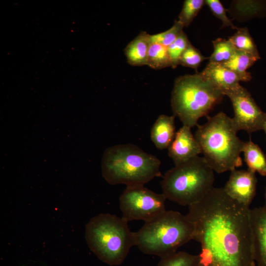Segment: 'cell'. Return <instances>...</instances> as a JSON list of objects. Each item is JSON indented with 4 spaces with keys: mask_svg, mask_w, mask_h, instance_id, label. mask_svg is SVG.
Wrapping results in <instances>:
<instances>
[{
    "mask_svg": "<svg viewBox=\"0 0 266 266\" xmlns=\"http://www.w3.org/2000/svg\"><path fill=\"white\" fill-rule=\"evenodd\" d=\"M186 215L201 246L200 266H255L249 206L213 187Z\"/></svg>",
    "mask_w": 266,
    "mask_h": 266,
    "instance_id": "6da1fadb",
    "label": "cell"
},
{
    "mask_svg": "<svg viewBox=\"0 0 266 266\" xmlns=\"http://www.w3.org/2000/svg\"><path fill=\"white\" fill-rule=\"evenodd\" d=\"M206 118L205 124L197 125L195 137L207 164L218 173L241 166L245 142L237 135L233 118L222 112Z\"/></svg>",
    "mask_w": 266,
    "mask_h": 266,
    "instance_id": "7a4b0ae2",
    "label": "cell"
},
{
    "mask_svg": "<svg viewBox=\"0 0 266 266\" xmlns=\"http://www.w3.org/2000/svg\"><path fill=\"white\" fill-rule=\"evenodd\" d=\"M161 161L132 144H118L107 148L101 161L102 174L110 184L127 187L144 186L162 176Z\"/></svg>",
    "mask_w": 266,
    "mask_h": 266,
    "instance_id": "3957f363",
    "label": "cell"
},
{
    "mask_svg": "<svg viewBox=\"0 0 266 266\" xmlns=\"http://www.w3.org/2000/svg\"><path fill=\"white\" fill-rule=\"evenodd\" d=\"M194 234V225L186 215L172 210H166L145 222L134 232L135 245L139 249L161 258L176 252L180 247L193 239Z\"/></svg>",
    "mask_w": 266,
    "mask_h": 266,
    "instance_id": "277c9868",
    "label": "cell"
},
{
    "mask_svg": "<svg viewBox=\"0 0 266 266\" xmlns=\"http://www.w3.org/2000/svg\"><path fill=\"white\" fill-rule=\"evenodd\" d=\"M224 95L200 72L180 76L174 81L171 106L173 115L183 125L193 128L199 119L207 116Z\"/></svg>",
    "mask_w": 266,
    "mask_h": 266,
    "instance_id": "5b68a950",
    "label": "cell"
},
{
    "mask_svg": "<svg viewBox=\"0 0 266 266\" xmlns=\"http://www.w3.org/2000/svg\"><path fill=\"white\" fill-rule=\"evenodd\" d=\"M122 217L100 213L85 226V237L90 249L110 266L122 264L131 248L135 245L134 232Z\"/></svg>",
    "mask_w": 266,
    "mask_h": 266,
    "instance_id": "8992f818",
    "label": "cell"
},
{
    "mask_svg": "<svg viewBox=\"0 0 266 266\" xmlns=\"http://www.w3.org/2000/svg\"><path fill=\"white\" fill-rule=\"evenodd\" d=\"M214 170L197 156L167 170L161 181L166 199L183 206L200 201L213 187Z\"/></svg>",
    "mask_w": 266,
    "mask_h": 266,
    "instance_id": "52a82bcc",
    "label": "cell"
},
{
    "mask_svg": "<svg viewBox=\"0 0 266 266\" xmlns=\"http://www.w3.org/2000/svg\"><path fill=\"white\" fill-rule=\"evenodd\" d=\"M166 200L163 193H156L144 186L127 187L119 199L122 217L128 222H149L166 211Z\"/></svg>",
    "mask_w": 266,
    "mask_h": 266,
    "instance_id": "ba28073f",
    "label": "cell"
},
{
    "mask_svg": "<svg viewBox=\"0 0 266 266\" xmlns=\"http://www.w3.org/2000/svg\"><path fill=\"white\" fill-rule=\"evenodd\" d=\"M232 103L233 118L238 131L250 133L263 129L266 122V113L258 106L250 93L241 85L226 95Z\"/></svg>",
    "mask_w": 266,
    "mask_h": 266,
    "instance_id": "9c48e42d",
    "label": "cell"
},
{
    "mask_svg": "<svg viewBox=\"0 0 266 266\" xmlns=\"http://www.w3.org/2000/svg\"><path fill=\"white\" fill-rule=\"evenodd\" d=\"M223 189L232 199L249 206L256 191L257 178L255 172L249 170L233 169Z\"/></svg>",
    "mask_w": 266,
    "mask_h": 266,
    "instance_id": "30bf717a",
    "label": "cell"
},
{
    "mask_svg": "<svg viewBox=\"0 0 266 266\" xmlns=\"http://www.w3.org/2000/svg\"><path fill=\"white\" fill-rule=\"evenodd\" d=\"M191 128L183 125L176 132L175 137L168 148L169 156L177 166L196 157L201 153L198 141Z\"/></svg>",
    "mask_w": 266,
    "mask_h": 266,
    "instance_id": "8fae6325",
    "label": "cell"
},
{
    "mask_svg": "<svg viewBox=\"0 0 266 266\" xmlns=\"http://www.w3.org/2000/svg\"><path fill=\"white\" fill-rule=\"evenodd\" d=\"M254 259L257 266H266V205L250 209Z\"/></svg>",
    "mask_w": 266,
    "mask_h": 266,
    "instance_id": "7c38bea8",
    "label": "cell"
},
{
    "mask_svg": "<svg viewBox=\"0 0 266 266\" xmlns=\"http://www.w3.org/2000/svg\"><path fill=\"white\" fill-rule=\"evenodd\" d=\"M200 73L219 88L224 96L240 86V82H248L251 80L222 64L213 63H208Z\"/></svg>",
    "mask_w": 266,
    "mask_h": 266,
    "instance_id": "4fadbf2b",
    "label": "cell"
},
{
    "mask_svg": "<svg viewBox=\"0 0 266 266\" xmlns=\"http://www.w3.org/2000/svg\"><path fill=\"white\" fill-rule=\"evenodd\" d=\"M174 115H160L154 123L150 132V137L155 146L160 150L168 148L175 135Z\"/></svg>",
    "mask_w": 266,
    "mask_h": 266,
    "instance_id": "5bb4252c",
    "label": "cell"
},
{
    "mask_svg": "<svg viewBox=\"0 0 266 266\" xmlns=\"http://www.w3.org/2000/svg\"><path fill=\"white\" fill-rule=\"evenodd\" d=\"M151 44L150 34L145 31L141 32L124 49L128 63L133 66L147 65Z\"/></svg>",
    "mask_w": 266,
    "mask_h": 266,
    "instance_id": "9a60e30c",
    "label": "cell"
},
{
    "mask_svg": "<svg viewBox=\"0 0 266 266\" xmlns=\"http://www.w3.org/2000/svg\"><path fill=\"white\" fill-rule=\"evenodd\" d=\"M242 152L248 169L266 175V157L260 147L251 140L245 142Z\"/></svg>",
    "mask_w": 266,
    "mask_h": 266,
    "instance_id": "2e32d148",
    "label": "cell"
},
{
    "mask_svg": "<svg viewBox=\"0 0 266 266\" xmlns=\"http://www.w3.org/2000/svg\"><path fill=\"white\" fill-rule=\"evenodd\" d=\"M259 59L247 53L236 49V52L223 66L235 72L251 79L250 73L247 69L250 67Z\"/></svg>",
    "mask_w": 266,
    "mask_h": 266,
    "instance_id": "e0dca14e",
    "label": "cell"
},
{
    "mask_svg": "<svg viewBox=\"0 0 266 266\" xmlns=\"http://www.w3.org/2000/svg\"><path fill=\"white\" fill-rule=\"evenodd\" d=\"M228 39L236 49L260 59L257 46L247 28H238L236 32Z\"/></svg>",
    "mask_w": 266,
    "mask_h": 266,
    "instance_id": "ac0fdd59",
    "label": "cell"
},
{
    "mask_svg": "<svg viewBox=\"0 0 266 266\" xmlns=\"http://www.w3.org/2000/svg\"><path fill=\"white\" fill-rule=\"evenodd\" d=\"M147 66L155 69L171 66L167 47L151 43L148 51Z\"/></svg>",
    "mask_w": 266,
    "mask_h": 266,
    "instance_id": "d6986e66",
    "label": "cell"
},
{
    "mask_svg": "<svg viewBox=\"0 0 266 266\" xmlns=\"http://www.w3.org/2000/svg\"><path fill=\"white\" fill-rule=\"evenodd\" d=\"M214 50L209 57V62L223 64L229 61L236 51L228 39L218 38L212 41Z\"/></svg>",
    "mask_w": 266,
    "mask_h": 266,
    "instance_id": "ffe728a7",
    "label": "cell"
},
{
    "mask_svg": "<svg viewBox=\"0 0 266 266\" xmlns=\"http://www.w3.org/2000/svg\"><path fill=\"white\" fill-rule=\"evenodd\" d=\"M157 266H200V264L199 255L181 251L161 258Z\"/></svg>",
    "mask_w": 266,
    "mask_h": 266,
    "instance_id": "44dd1931",
    "label": "cell"
},
{
    "mask_svg": "<svg viewBox=\"0 0 266 266\" xmlns=\"http://www.w3.org/2000/svg\"><path fill=\"white\" fill-rule=\"evenodd\" d=\"M183 26L180 22L178 20H175L172 26L166 31L154 34H150V42L168 47L183 31Z\"/></svg>",
    "mask_w": 266,
    "mask_h": 266,
    "instance_id": "7402d4cb",
    "label": "cell"
},
{
    "mask_svg": "<svg viewBox=\"0 0 266 266\" xmlns=\"http://www.w3.org/2000/svg\"><path fill=\"white\" fill-rule=\"evenodd\" d=\"M205 4L203 0H185L178 21L184 27H188Z\"/></svg>",
    "mask_w": 266,
    "mask_h": 266,
    "instance_id": "603a6c76",
    "label": "cell"
},
{
    "mask_svg": "<svg viewBox=\"0 0 266 266\" xmlns=\"http://www.w3.org/2000/svg\"><path fill=\"white\" fill-rule=\"evenodd\" d=\"M190 43L187 35L183 31L177 39L167 47L172 68H175L179 65L180 57Z\"/></svg>",
    "mask_w": 266,
    "mask_h": 266,
    "instance_id": "cb8c5ba5",
    "label": "cell"
},
{
    "mask_svg": "<svg viewBox=\"0 0 266 266\" xmlns=\"http://www.w3.org/2000/svg\"><path fill=\"white\" fill-rule=\"evenodd\" d=\"M206 59L207 58L203 56L190 43L182 53L179 60V65L197 70L200 64Z\"/></svg>",
    "mask_w": 266,
    "mask_h": 266,
    "instance_id": "d4e9b609",
    "label": "cell"
},
{
    "mask_svg": "<svg viewBox=\"0 0 266 266\" xmlns=\"http://www.w3.org/2000/svg\"><path fill=\"white\" fill-rule=\"evenodd\" d=\"M205 3L208 6L212 13L222 22V27H230L237 29L236 27L226 14V9L219 0H205Z\"/></svg>",
    "mask_w": 266,
    "mask_h": 266,
    "instance_id": "484cf974",
    "label": "cell"
},
{
    "mask_svg": "<svg viewBox=\"0 0 266 266\" xmlns=\"http://www.w3.org/2000/svg\"><path fill=\"white\" fill-rule=\"evenodd\" d=\"M263 130L265 131L266 134V123H265V124L264 125Z\"/></svg>",
    "mask_w": 266,
    "mask_h": 266,
    "instance_id": "4316f807",
    "label": "cell"
},
{
    "mask_svg": "<svg viewBox=\"0 0 266 266\" xmlns=\"http://www.w3.org/2000/svg\"><path fill=\"white\" fill-rule=\"evenodd\" d=\"M265 205H266V192H265Z\"/></svg>",
    "mask_w": 266,
    "mask_h": 266,
    "instance_id": "83f0119b",
    "label": "cell"
}]
</instances>
